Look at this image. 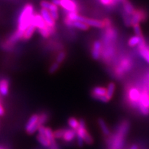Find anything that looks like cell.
I'll list each match as a JSON object with an SVG mask.
<instances>
[{
    "label": "cell",
    "instance_id": "obj_1",
    "mask_svg": "<svg viewBox=\"0 0 149 149\" xmlns=\"http://www.w3.org/2000/svg\"><path fill=\"white\" fill-rule=\"evenodd\" d=\"M117 38V33L115 30L111 26L107 28L104 35V46L102 47V55L105 60H109L115 53V42Z\"/></svg>",
    "mask_w": 149,
    "mask_h": 149
},
{
    "label": "cell",
    "instance_id": "obj_2",
    "mask_svg": "<svg viewBox=\"0 0 149 149\" xmlns=\"http://www.w3.org/2000/svg\"><path fill=\"white\" fill-rule=\"evenodd\" d=\"M34 15V8L32 4L28 3L24 6L18 17L17 30L24 32L32 24Z\"/></svg>",
    "mask_w": 149,
    "mask_h": 149
},
{
    "label": "cell",
    "instance_id": "obj_3",
    "mask_svg": "<svg viewBox=\"0 0 149 149\" xmlns=\"http://www.w3.org/2000/svg\"><path fill=\"white\" fill-rule=\"evenodd\" d=\"M129 124L127 122H124L121 124L117 129V133L113 137L111 142V149H122L125 141V137L128 133Z\"/></svg>",
    "mask_w": 149,
    "mask_h": 149
},
{
    "label": "cell",
    "instance_id": "obj_4",
    "mask_svg": "<svg viewBox=\"0 0 149 149\" xmlns=\"http://www.w3.org/2000/svg\"><path fill=\"white\" fill-rule=\"evenodd\" d=\"M138 108L142 115L149 114V90L144 88L141 91V96L138 102Z\"/></svg>",
    "mask_w": 149,
    "mask_h": 149
},
{
    "label": "cell",
    "instance_id": "obj_5",
    "mask_svg": "<svg viewBox=\"0 0 149 149\" xmlns=\"http://www.w3.org/2000/svg\"><path fill=\"white\" fill-rule=\"evenodd\" d=\"M133 66V62L130 59L127 57H124L121 59V61L115 68V73L117 76L120 77L122 76L125 72L129 71Z\"/></svg>",
    "mask_w": 149,
    "mask_h": 149
},
{
    "label": "cell",
    "instance_id": "obj_6",
    "mask_svg": "<svg viewBox=\"0 0 149 149\" xmlns=\"http://www.w3.org/2000/svg\"><path fill=\"white\" fill-rule=\"evenodd\" d=\"M40 122H39V115L34 114L31 115L26 124V130L29 134L35 133L40 128Z\"/></svg>",
    "mask_w": 149,
    "mask_h": 149
},
{
    "label": "cell",
    "instance_id": "obj_7",
    "mask_svg": "<svg viewBox=\"0 0 149 149\" xmlns=\"http://www.w3.org/2000/svg\"><path fill=\"white\" fill-rule=\"evenodd\" d=\"M141 91L136 87H131L128 91V99L133 107H138V102Z\"/></svg>",
    "mask_w": 149,
    "mask_h": 149
},
{
    "label": "cell",
    "instance_id": "obj_8",
    "mask_svg": "<svg viewBox=\"0 0 149 149\" xmlns=\"http://www.w3.org/2000/svg\"><path fill=\"white\" fill-rule=\"evenodd\" d=\"M76 133H77V144L79 146H82L84 141V139L85 136L88 133V130L86 129V123L83 120H79V126L76 130Z\"/></svg>",
    "mask_w": 149,
    "mask_h": 149
},
{
    "label": "cell",
    "instance_id": "obj_9",
    "mask_svg": "<svg viewBox=\"0 0 149 149\" xmlns=\"http://www.w3.org/2000/svg\"><path fill=\"white\" fill-rule=\"evenodd\" d=\"M61 8H64L67 12L77 13L78 6L77 3L74 0H60V5Z\"/></svg>",
    "mask_w": 149,
    "mask_h": 149
},
{
    "label": "cell",
    "instance_id": "obj_10",
    "mask_svg": "<svg viewBox=\"0 0 149 149\" xmlns=\"http://www.w3.org/2000/svg\"><path fill=\"white\" fill-rule=\"evenodd\" d=\"M146 17V15L141 10H135L134 13L131 15V24L132 26L135 24H139V22L144 21Z\"/></svg>",
    "mask_w": 149,
    "mask_h": 149
},
{
    "label": "cell",
    "instance_id": "obj_11",
    "mask_svg": "<svg viewBox=\"0 0 149 149\" xmlns=\"http://www.w3.org/2000/svg\"><path fill=\"white\" fill-rule=\"evenodd\" d=\"M40 15L44 19V22H46V25L48 26L49 27L55 28V21L52 18L50 13L49 10H46V9L42 8L40 10Z\"/></svg>",
    "mask_w": 149,
    "mask_h": 149
},
{
    "label": "cell",
    "instance_id": "obj_12",
    "mask_svg": "<svg viewBox=\"0 0 149 149\" xmlns=\"http://www.w3.org/2000/svg\"><path fill=\"white\" fill-rule=\"evenodd\" d=\"M102 44L100 41H95L93 44L92 48V57L94 59H99L102 55Z\"/></svg>",
    "mask_w": 149,
    "mask_h": 149
},
{
    "label": "cell",
    "instance_id": "obj_13",
    "mask_svg": "<svg viewBox=\"0 0 149 149\" xmlns=\"http://www.w3.org/2000/svg\"><path fill=\"white\" fill-rule=\"evenodd\" d=\"M77 137V133L76 130L72 129V128H68V129H64V134H63L62 139L65 142H71Z\"/></svg>",
    "mask_w": 149,
    "mask_h": 149
},
{
    "label": "cell",
    "instance_id": "obj_14",
    "mask_svg": "<svg viewBox=\"0 0 149 149\" xmlns=\"http://www.w3.org/2000/svg\"><path fill=\"white\" fill-rule=\"evenodd\" d=\"M32 24L35 26V28L38 30L43 29H44V28H46V26H48L46 25V22H44V19H43L42 15H41L40 14H37V13L34 15Z\"/></svg>",
    "mask_w": 149,
    "mask_h": 149
},
{
    "label": "cell",
    "instance_id": "obj_15",
    "mask_svg": "<svg viewBox=\"0 0 149 149\" xmlns=\"http://www.w3.org/2000/svg\"><path fill=\"white\" fill-rule=\"evenodd\" d=\"M139 48V53L140 54L143 59H145L147 62L149 64V48L146 46L145 44V41H143L140 43V44L138 46Z\"/></svg>",
    "mask_w": 149,
    "mask_h": 149
},
{
    "label": "cell",
    "instance_id": "obj_16",
    "mask_svg": "<svg viewBox=\"0 0 149 149\" xmlns=\"http://www.w3.org/2000/svg\"><path fill=\"white\" fill-rule=\"evenodd\" d=\"M107 88L102 86H96L93 89L92 91V95L93 97L96 100H98L99 98L102 96L107 95Z\"/></svg>",
    "mask_w": 149,
    "mask_h": 149
},
{
    "label": "cell",
    "instance_id": "obj_17",
    "mask_svg": "<svg viewBox=\"0 0 149 149\" xmlns=\"http://www.w3.org/2000/svg\"><path fill=\"white\" fill-rule=\"evenodd\" d=\"M9 92V81L7 79L0 80V94L2 96L8 95Z\"/></svg>",
    "mask_w": 149,
    "mask_h": 149
},
{
    "label": "cell",
    "instance_id": "obj_18",
    "mask_svg": "<svg viewBox=\"0 0 149 149\" xmlns=\"http://www.w3.org/2000/svg\"><path fill=\"white\" fill-rule=\"evenodd\" d=\"M122 3H123V8H124V13L131 16L134 13V12L135 11V9L134 8L133 5H132L131 3H130V2H129V1H128V0L124 1Z\"/></svg>",
    "mask_w": 149,
    "mask_h": 149
},
{
    "label": "cell",
    "instance_id": "obj_19",
    "mask_svg": "<svg viewBox=\"0 0 149 149\" xmlns=\"http://www.w3.org/2000/svg\"><path fill=\"white\" fill-rule=\"evenodd\" d=\"M143 41H144V38L142 37L137 36V35H135V36L131 37L128 40V45H129L130 47H134V46H139L141 42H142Z\"/></svg>",
    "mask_w": 149,
    "mask_h": 149
},
{
    "label": "cell",
    "instance_id": "obj_20",
    "mask_svg": "<svg viewBox=\"0 0 149 149\" xmlns=\"http://www.w3.org/2000/svg\"><path fill=\"white\" fill-rule=\"evenodd\" d=\"M37 139L43 146L44 147H50L51 146V141L48 139L44 135L39 133L37 136Z\"/></svg>",
    "mask_w": 149,
    "mask_h": 149
},
{
    "label": "cell",
    "instance_id": "obj_21",
    "mask_svg": "<svg viewBox=\"0 0 149 149\" xmlns=\"http://www.w3.org/2000/svg\"><path fill=\"white\" fill-rule=\"evenodd\" d=\"M35 29H36V28H35V26L33 25V24H31V25L26 29V31H24L23 39H24V40H29L30 38H31L33 33H35Z\"/></svg>",
    "mask_w": 149,
    "mask_h": 149
},
{
    "label": "cell",
    "instance_id": "obj_22",
    "mask_svg": "<svg viewBox=\"0 0 149 149\" xmlns=\"http://www.w3.org/2000/svg\"><path fill=\"white\" fill-rule=\"evenodd\" d=\"M98 124H99V126H100V128H101L102 133H103L104 135L106 136L110 135L111 132H110L109 128V127H108L107 124H106V122H104V120H102V119H99Z\"/></svg>",
    "mask_w": 149,
    "mask_h": 149
},
{
    "label": "cell",
    "instance_id": "obj_23",
    "mask_svg": "<svg viewBox=\"0 0 149 149\" xmlns=\"http://www.w3.org/2000/svg\"><path fill=\"white\" fill-rule=\"evenodd\" d=\"M72 27L81 30V31H87V30L89 29V27L90 26L87 25L86 24L77 20V21L72 22Z\"/></svg>",
    "mask_w": 149,
    "mask_h": 149
},
{
    "label": "cell",
    "instance_id": "obj_24",
    "mask_svg": "<svg viewBox=\"0 0 149 149\" xmlns=\"http://www.w3.org/2000/svg\"><path fill=\"white\" fill-rule=\"evenodd\" d=\"M42 135H44L47 138L51 141L52 144L55 143V135H54V132L52 130L51 128L48 127H45V130H44V133Z\"/></svg>",
    "mask_w": 149,
    "mask_h": 149
},
{
    "label": "cell",
    "instance_id": "obj_25",
    "mask_svg": "<svg viewBox=\"0 0 149 149\" xmlns=\"http://www.w3.org/2000/svg\"><path fill=\"white\" fill-rule=\"evenodd\" d=\"M68 126H70V128L73 130H77L79 126V121L76 119L75 117H70L68 120Z\"/></svg>",
    "mask_w": 149,
    "mask_h": 149
},
{
    "label": "cell",
    "instance_id": "obj_26",
    "mask_svg": "<svg viewBox=\"0 0 149 149\" xmlns=\"http://www.w3.org/2000/svg\"><path fill=\"white\" fill-rule=\"evenodd\" d=\"M24 33L22 32L21 31H16L12 35V36L10 37V42H11L12 43H15L16 42H17L18 40H19L20 39L23 38L24 37Z\"/></svg>",
    "mask_w": 149,
    "mask_h": 149
},
{
    "label": "cell",
    "instance_id": "obj_27",
    "mask_svg": "<svg viewBox=\"0 0 149 149\" xmlns=\"http://www.w3.org/2000/svg\"><path fill=\"white\" fill-rule=\"evenodd\" d=\"M107 95L108 97L109 98V100L113 97V94L115 93V84L113 82L110 83L109 85H108V87L107 88Z\"/></svg>",
    "mask_w": 149,
    "mask_h": 149
},
{
    "label": "cell",
    "instance_id": "obj_28",
    "mask_svg": "<svg viewBox=\"0 0 149 149\" xmlns=\"http://www.w3.org/2000/svg\"><path fill=\"white\" fill-rule=\"evenodd\" d=\"M100 3L106 6H114L116 5L117 1L116 0H100Z\"/></svg>",
    "mask_w": 149,
    "mask_h": 149
},
{
    "label": "cell",
    "instance_id": "obj_29",
    "mask_svg": "<svg viewBox=\"0 0 149 149\" xmlns=\"http://www.w3.org/2000/svg\"><path fill=\"white\" fill-rule=\"evenodd\" d=\"M52 5H53V3H50L49 1H45V0L42 1L40 2V6L41 7H42V8L46 9V10H49L50 9H51Z\"/></svg>",
    "mask_w": 149,
    "mask_h": 149
},
{
    "label": "cell",
    "instance_id": "obj_30",
    "mask_svg": "<svg viewBox=\"0 0 149 149\" xmlns=\"http://www.w3.org/2000/svg\"><path fill=\"white\" fill-rule=\"evenodd\" d=\"M48 120V115L46 113H42V114L39 115V122H40V125L43 126Z\"/></svg>",
    "mask_w": 149,
    "mask_h": 149
},
{
    "label": "cell",
    "instance_id": "obj_31",
    "mask_svg": "<svg viewBox=\"0 0 149 149\" xmlns=\"http://www.w3.org/2000/svg\"><path fill=\"white\" fill-rule=\"evenodd\" d=\"M65 58H66V53L64 52H61L57 55V59H56V62H57L58 64H61V63L64 61Z\"/></svg>",
    "mask_w": 149,
    "mask_h": 149
},
{
    "label": "cell",
    "instance_id": "obj_32",
    "mask_svg": "<svg viewBox=\"0 0 149 149\" xmlns=\"http://www.w3.org/2000/svg\"><path fill=\"white\" fill-rule=\"evenodd\" d=\"M64 129H58L54 132V135H55V139H61L63 137Z\"/></svg>",
    "mask_w": 149,
    "mask_h": 149
},
{
    "label": "cell",
    "instance_id": "obj_33",
    "mask_svg": "<svg viewBox=\"0 0 149 149\" xmlns=\"http://www.w3.org/2000/svg\"><path fill=\"white\" fill-rule=\"evenodd\" d=\"M133 29H134V32H135L136 35H137V36H139V37H142L141 28L139 26V24H135V25H133Z\"/></svg>",
    "mask_w": 149,
    "mask_h": 149
},
{
    "label": "cell",
    "instance_id": "obj_34",
    "mask_svg": "<svg viewBox=\"0 0 149 149\" xmlns=\"http://www.w3.org/2000/svg\"><path fill=\"white\" fill-rule=\"evenodd\" d=\"M59 67V64H58V63L57 62L53 63V64L51 66V67H50L49 72H51V73H54V72H56L57 70H58Z\"/></svg>",
    "mask_w": 149,
    "mask_h": 149
},
{
    "label": "cell",
    "instance_id": "obj_35",
    "mask_svg": "<svg viewBox=\"0 0 149 149\" xmlns=\"http://www.w3.org/2000/svg\"><path fill=\"white\" fill-rule=\"evenodd\" d=\"M49 12H50V13H51V15L52 17V18H53V19L55 20V21L58 19V18H59L58 11L53 10V11H49Z\"/></svg>",
    "mask_w": 149,
    "mask_h": 149
},
{
    "label": "cell",
    "instance_id": "obj_36",
    "mask_svg": "<svg viewBox=\"0 0 149 149\" xmlns=\"http://www.w3.org/2000/svg\"><path fill=\"white\" fill-rule=\"evenodd\" d=\"M4 114H5L4 108H3V107L2 106V104L1 103V101H0V116H3Z\"/></svg>",
    "mask_w": 149,
    "mask_h": 149
},
{
    "label": "cell",
    "instance_id": "obj_37",
    "mask_svg": "<svg viewBox=\"0 0 149 149\" xmlns=\"http://www.w3.org/2000/svg\"><path fill=\"white\" fill-rule=\"evenodd\" d=\"M52 3L53 4L57 6H59V5H60V0H52Z\"/></svg>",
    "mask_w": 149,
    "mask_h": 149
},
{
    "label": "cell",
    "instance_id": "obj_38",
    "mask_svg": "<svg viewBox=\"0 0 149 149\" xmlns=\"http://www.w3.org/2000/svg\"><path fill=\"white\" fill-rule=\"evenodd\" d=\"M130 149H138V146H137L136 144H133L130 146Z\"/></svg>",
    "mask_w": 149,
    "mask_h": 149
},
{
    "label": "cell",
    "instance_id": "obj_39",
    "mask_svg": "<svg viewBox=\"0 0 149 149\" xmlns=\"http://www.w3.org/2000/svg\"><path fill=\"white\" fill-rule=\"evenodd\" d=\"M116 1H117V2H122V3H123L124 1H126V0H116Z\"/></svg>",
    "mask_w": 149,
    "mask_h": 149
},
{
    "label": "cell",
    "instance_id": "obj_40",
    "mask_svg": "<svg viewBox=\"0 0 149 149\" xmlns=\"http://www.w3.org/2000/svg\"><path fill=\"white\" fill-rule=\"evenodd\" d=\"M0 149H4L3 148V147H1V146H0Z\"/></svg>",
    "mask_w": 149,
    "mask_h": 149
},
{
    "label": "cell",
    "instance_id": "obj_41",
    "mask_svg": "<svg viewBox=\"0 0 149 149\" xmlns=\"http://www.w3.org/2000/svg\"><path fill=\"white\" fill-rule=\"evenodd\" d=\"M148 90H149V83H148Z\"/></svg>",
    "mask_w": 149,
    "mask_h": 149
}]
</instances>
